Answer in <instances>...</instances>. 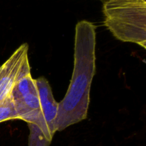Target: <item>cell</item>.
<instances>
[{
  "label": "cell",
  "instance_id": "obj_1",
  "mask_svg": "<svg viewBox=\"0 0 146 146\" xmlns=\"http://www.w3.org/2000/svg\"><path fill=\"white\" fill-rule=\"evenodd\" d=\"M96 26L82 20L75 29L74 65L72 78L64 99L58 102L56 122L57 131L87 118L90 92L96 73Z\"/></svg>",
  "mask_w": 146,
  "mask_h": 146
},
{
  "label": "cell",
  "instance_id": "obj_2",
  "mask_svg": "<svg viewBox=\"0 0 146 146\" xmlns=\"http://www.w3.org/2000/svg\"><path fill=\"white\" fill-rule=\"evenodd\" d=\"M104 25L117 39L146 48V0L103 3Z\"/></svg>",
  "mask_w": 146,
  "mask_h": 146
},
{
  "label": "cell",
  "instance_id": "obj_3",
  "mask_svg": "<svg viewBox=\"0 0 146 146\" xmlns=\"http://www.w3.org/2000/svg\"><path fill=\"white\" fill-rule=\"evenodd\" d=\"M28 50L27 43L21 44L0 66V104L11 98L13 88L29 61Z\"/></svg>",
  "mask_w": 146,
  "mask_h": 146
},
{
  "label": "cell",
  "instance_id": "obj_4",
  "mask_svg": "<svg viewBox=\"0 0 146 146\" xmlns=\"http://www.w3.org/2000/svg\"><path fill=\"white\" fill-rule=\"evenodd\" d=\"M11 98L19 120L38 126L47 138L52 140L53 136L47 128L41 112L37 87L23 94L11 95Z\"/></svg>",
  "mask_w": 146,
  "mask_h": 146
},
{
  "label": "cell",
  "instance_id": "obj_5",
  "mask_svg": "<svg viewBox=\"0 0 146 146\" xmlns=\"http://www.w3.org/2000/svg\"><path fill=\"white\" fill-rule=\"evenodd\" d=\"M35 81L43 117L50 133L54 137L57 131L56 122L58 111V102L54 99L51 86L44 77H39L35 79Z\"/></svg>",
  "mask_w": 146,
  "mask_h": 146
},
{
  "label": "cell",
  "instance_id": "obj_6",
  "mask_svg": "<svg viewBox=\"0 0 146 146\" xmlns=\"http://www.w3.org/2000/svg\"><path fill=\"white\" fill-rule=\"evenodd\" d=\"M29 128V146H49L52 140L47 138L41 128L33 123H27Z\"/></svg>",
  "mask_w": 146,
  "mask_h": 146
},
{
  "label": "cell",
  "instance_id": "obj_7",
  "mask_svg": "<svg viewBox=\"0 0 146 146\" xmlns=\"http://www.w3.org/2000/svg\"><path fill=\"white\" fill-rule=\"evenodd\" d=\"M10 120H19L11 98L0 104V123Z\"/></svg>",
  "mask_w": 146,
  "mask_h": 146
},
{
  "label": "cell",
  "instance_id": "obj_8",
  "mask_svg": "<svg viewBox=\"0 0 146 146\" xmlns=\"http://www.w3.org/2000/svg\"><path fill=\"white\" fill-rule=\"evenodd\" d=\"M99 1H101L102 3H104V2H106V1H109V0H99Z\"/></svg>",
  "mask_w": 146,
  "mask_h": 146
}]
</instances>
